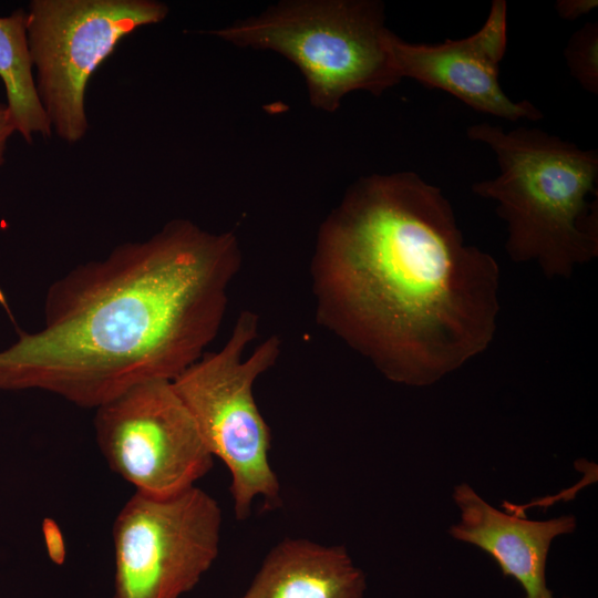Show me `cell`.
<instances>
[{"instance_id": "obj_7", "label": "cell", "mask_w": 598, "mask_h": 598, "mask_svg": "<svg viewBox=\"0 0 598 598\" xmlns=\"http://www.w3.org/2000/svg\"><path fill=\"white\" fill-rule=\"evenodd\" d=\"M223 515L196 485L176 495L135 492L113 524V598H181L219 551Z\"/></svg>"}, {"instance_id": "obj_15", "label": "cell", "mask_w": 598, "mask_h": 598, "mask_svg": "<svg viewBox=\"0 0 598 598\" xmlns=\"http://www.w3.org/2000/svg\"><path fill=\"white\" fill-rule=\"evenodd\" d=\"M43 534L49 557L55 564H62L65 558V549L63 537L56 524L53 520H45L43 523Z\"/></svg>"}, {"instance_id": "obj_13", "label": "cell", "mask_w": 598, "mask_h": 598, "mask_svg": "<svg viewBox=\"0 0 598 598\" xmlns=\"http://www.w3.org/2000/svg\"><path fill=\"white\" fill-rule=\"evenodd\" d=\"M573 78L589 93H598V22H587L568 40L564 51Z\"/></svg>"}, {"instance_id": "obj_11", "label": "cell", "mask_w": 598, "mask_h": 598, "mask_svg": "<svg viewBox=\"0 0 598 598\" xmlns=\"http://www.w3.org/2000/svg\"><path fill=\"white\" fill-rule=\"evenodd\" d=\"M365 574L344 546L287 538L265 557L238 598H363Z\"/></svg>"}, {"instance_id": "obj_8", "label": "cell", "mask_w": 598, "mask_h": 598, "mask_svg": "<svg viewBox=\"0 0 598 598\" xmlns=\"http://www.w3.org/2000/svg\"><path fill=\"white\" fill-rule=\"evenodd\" d=\"M94 430L109 467L145 495L182 493L213 467L214 456L172 380L141 382L101 404Z\"/></svg>"}, {"instance_id": "obj_9", "label": "cell", "mask_w": 598, "mask_h": 598, "mask_svg": "<svg viewBox=\"0 0 598 598\" xmlns=\"http://www.w3.org/2000/svg\"><path fill=\"white\" fill-rule=\"evenodd\" d=\"M391 52L401 79L443 90L477 112L518 121H539L543 112L527 100L513 101L499 83L507 47V2L494 0L480 30L442 43H410L392 33Z\"/></svg>"}, {"instance_id": "obj_6", "label": "cell", "mask_w": 598, "mask_h": 598, "mask_svg": "<svg viewBox=\"0 0 598 598\" xmlns=\"http://www.w3.org/2000/svg\"><path fill=\"white\" fill-rule=\"evenodd\" d=\"M27 14L39 99L52 132L74 144L89 130L91 76L126 35L162 22L168 7L155 0H32Z\"/></svg>"}, {"instance_id": "obj_1", "label": "cell", "mask_w": 598, "mask_h": 598, "mask_svg": "<svg viewBox=\"0 0 598 598\" xmlns=\"http://www.w3.org/2000/svg\"><path fill=\"white\" fill-rule=\"evenodd\" d=\"M310 275L318 324L394 383L431 385L496 332L497 261L414 172L357 181L320 226Z\"/></svg>"}, {"instance_id": "obj_2", "label": "cell", "mask_w": 598, "mask_h": 598, "mask_svg": "<svg viewBox=\"0 0 598 598\" xmlns=\"http://www.w3.org/2000/svg\"><path fill=\"white\" fill-rule=\"evenodd\" d=\"M241 267L237 237L177 218L53 281L42 327L0 350V390L96 409L144 381L174 380L215 339Z\"/></svg>"}, {"instance_id": "obj_4", "label": "cell", "mask_w": 598, "mask_h": 598, "mask_svg": "<svg viewBox=\"0 0 598 598\" xmlns=\"http://www.w3.org/2000/svg\"><path fill=\"white\" fill-rule=\"evenodd\" d=\"M209 33L286 56L305 76L311 104L328 112L350 92L380 95L402 80L380 1H287Z\"/></svg>"}, {"instance_id": "obj_3", "label": "cell", "mask_w": 598, "mask_h": 598, "mask_svg": "<svg viewBox=\"0 0 598 598\" xmlns=\"http://www.w3.org/2000/svg\"><path fill=\"white\" fill-rule=\"evenodd\" d=\"M466 133L497 159L499 174L475 182L472 192L497 203L513 261H535L548 278H568L598 256L597 150L537 127L480 123Z\"/></svg>"}, {"instance_id": "obj_12", "label": "cell", "mask_w": 598, "mask_h": 598, "mask_svg": "<svg viewBox=\"0 0 598 598\" xmlns=\"http://www.w3.org/2000/svg\"><path fill=\"white\" fill-rule=\"evenodd\" d=\"M27 20L22 8L0 17V79L16 131L31 144L35 135L50 137L52 127L37 91Z\"/></svg>"}, {"instance_id": "obj_16", "label": "cell", "mask_w": 598, "mask_h": 598, "mask_svg": "<svg viewBox=\"0 0 598 598\" xmlns=\"http://www.w3.org/2000/svg\"><path fill=\"white\" fill-rule=\"evenodd\" d=\"M14 133L17 131L8 106L0 102V167L6 162L8 142Z\"/></svg>"}, {"instance_id": "obj_5", "label": "cell", "mask_w": 598, "mask_h": 598, "mask_svg": "<svg viewBox=\"0 0 598 598\" xmlns=\"http://www.w3.org/2000/svg\"><path fill=\"white\" fill-rule=\"evenodd\" d=\"M258 326V315L243 310L224 346L203 354L173 380L207 448L230 472L234 511L239 520L250 515L258 496L270 508L281 504L280 484L268 456L270 430L252 392L256 380L277 362L281 341L271 334L246 357Z\"/></svg>"}, {"instance_id": "obj_14", "label": "cell", "mask_w": 598, "mask_h": 598, "mask_svg": "<svg viewBox=\"0 0 598 598\" xmlns=\"http://www.w3.org/2000/svg\"><path fill=\"white\" fill-rule=\"evenodd\" d=\"M598 7L597 0H558L555 3L557 14L565 20H576Z\"/></svg>"}, {"instance_id": "obj_10", "label": "cell", "mask_w": 598, "mask_h": 598, "mask_svg": "<svg viewBox=\"0 0 598 598\" xmlns=\"http://www.w3.org/2000/svg\"><path fill=\"white\" fill-rule=\"evenodd\" d=\"M460 519L448 534L488 554L506 577L516 579L525 598H553L546 585V563L553 540L575 532L574 515L530 520L485 502L467 483L454 486Z\"/></svg>"}]
</instances>
